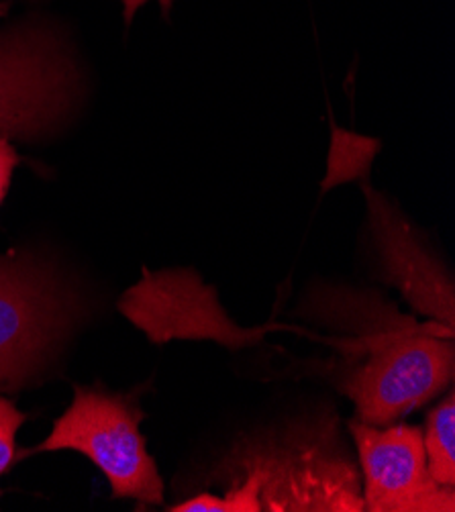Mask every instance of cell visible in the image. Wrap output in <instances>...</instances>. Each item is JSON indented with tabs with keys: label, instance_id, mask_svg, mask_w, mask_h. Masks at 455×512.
<instances>
[{
	"label": "cell",
	"instance_id": "obj_1",
	"mask_svg": "<svg viewBox=\"0 0 455 512\" xmlns=\"http://www.w3.org/2000/svg\"><path fill=\"white\" fill-rule=\"evenodd\" d=\"M315 317L337 331V384L372 427L398 423L453 384V329L419 323L372 292L323 290Z\"/></svg>",
	"mask_w": 455,
	"mask_h": 512
},
{
	"label": "cell",
	"instance_id": "obj_2",
	"mask_svg": "<svg viewBox=\"0 0 455 512\" xmlns=\"http://www.w3.org/2000/svg\"><path fill=\"white\" fill-rule=\"evenodd\" d=\"M223 496L202 492L172 512L364 510L362 478L329 421L262 433L235 445L217 470Z\"/></svg>",
	"mask_w": 455,
	"mask_h": 512
},
{
	"label": "cell",
	"instance_id": "obj_3",
	"mask_svg": "<svg viewBox=\"0 0 455 512\" xmlns=\"http://www.w3.org/2000/svg\"><path fill=\"white\" fill-rule=\"evenodd\" d=\"M143 417L137 392L74 386V400L52 433L23 455L78 451L107 476L113 498L160 506L164 482L139 431Z\"/></svg>",
	"mask_w": 455,
	"mask_h": 512
},
{
	"label": "cell",
	"instance_id": "obj_4",
	"mask_svg": "<svg viewBox=\"0 0 455 512\" xmlns=\"http://www.w3.org/2000/svg\"><path fill=\"white\" fill-rule=\"evenodd\" d=\"M72 317L70 298L52 272L19 255L0 258V392L37 376Z\"/></svg>",
	"mask_w": 455,
	"mask_h": 512
},
{
	"label": "cell",
	"instance_id": "obj_5",
	"mask_svg": "<svg viewBox=\"0 0 455 512\" xmlns=\"http://www.w3.org/2000/svg\"><path fill=\"white\" fill-rule=\"evenodd\" d=\"M78 88L74 64L41 31L0 33V135L31 141L70 111Z\"/></svg>",
	"mask_w": 455,
	"mask_h": 512
},
{
	"label": "cell",
	"instance_id": "obj_6",
	"mask_svg": "<svg viewBox=\"0 0 455 512\" xmlns=\"http://www.w3.org/2000/svg\"><path fill=\"white\" fill-rule=\"evenodd\" d=\"M362 468L364 510L370 512H453L455 488L437 484L429 470L423 429L392 423L372 427L349 421Z\"/></svg>",
	"mask_w": 455,
	"mask_h": 512
},
{
	"label": "cell",
	"instance_id": "obj_7",
	"mask_svg": "<svg viewBox=\"0 0 455 512\" xmlns=\"http://www.w3.org/2000/svg\"><path fill=\"white\" fill-rule=\"evenodd\" d=\"M364 190L384 278L402 292L417 313L453 329V282L443 264L433 258L396 207L370 186Z\"/></svg>",
	"mask_w": 455,
	"mask_h": 512
},
{
	"label": "cell",
	"instance_id": "obj_8",
	"mask_svg": "<svg viewBox=\"0 0 455 512\" xmlns=\"http://www.w3.org/2000/svg\"><path fill=\"white\" fill-rule=\"evenodd\" d=\"M427 470L431 478L455 488V394L453 390L433 408L423 431Z\"/></svg>",
	"mask_w": 455,
	"mask_h": 512
},
{
	"label": "cell",
	"instance_id": "obj_9",
	"mask_svg": "<svg viewBox=\"0 0 455 512\" xmlns=\"http://www.w3.org/2000/svg\"><path fill=\"white\" fill-rule=\"evenodd\" d=\"M27 421V415L0 396V478H3L13 464L19 462L17 455V433Z\"/></svg>",
	"mask_w": 455,
	"mask_h": 512
},
{
	"label": "cell",
	"instance_id": "obj_10",
	"mask_svg": "<svg viewBox=\"0 0 455 512\" xmlns=\"http://www.w3.org/2000/svg\"><path fill=\"white\" fill-rule=\"evenodd\" d=\"M17 166H19V153L11 145V139L0 135V204L5 202V196L13 180V172Z\"/></svg>",
	"mask_w": 455,
	"mask_h": 512
},
{
	"label": "cell",
	"instance_id": "obj_11",
	"mask_svg": "<svg viewBox=\"0 0 455 512\" xmlns=\"http://www.w3.org/2000/svg\"><path fill=\"white\" fill-rule=\"evenodd\" d=\"M147 3H149V0H123V15H125V21L131 23V19L135 17V13H137L143 5H147ZM158 3H160V7H162V13L168 15L170 9H172V5H174V0H158Z\"/></svg>",
	"mask_w": 455,
	"mask_h": 512
},
{
	"label": "cell",
	"instance_id": "obj_12",
	"mask_svg": "<svg viewBox=\"0 0 455 512\" xmlns=\"http://www.w3.org/2000/svg\"><path fill=\"white\" fill-rule=\"evenodd\" d=\"M5 15V7H0V17H3Z\"/></svg>",
	"mask_w": 455,
	"mask_h": 512
}]
</instances>
